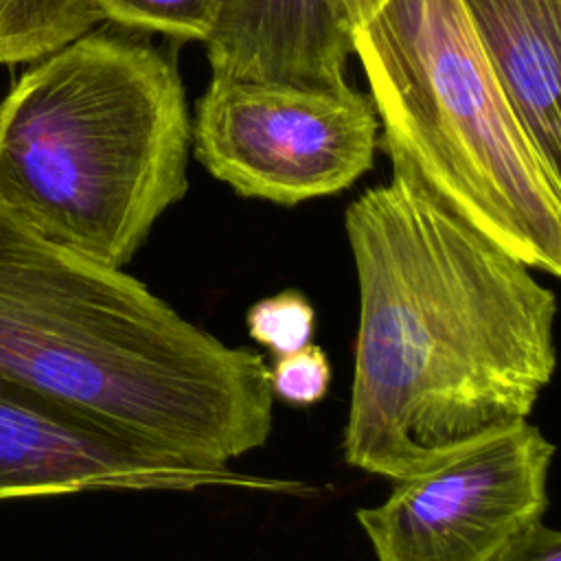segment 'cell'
I'll return each mask as SVG.
<instances>
[{"instance_id": "12", "label": "cell", "mask_w": 561, "mask_h": 561, "mask_svg": "<svg viewBox=\"0 0 561 561\" xmlns=\"http://www.w3.org/2000/svg\"><path fill=\"white\" fill-rule=\"evenodd\" d=\"M245 324L250 337L278 357L311 342L316 309L302 291L283 289L256 300L245 313Z\"/></svg>"}, {"instance_id": "14", "label": "cell", "mask_w": 561, "mask_h": 561, "mask_svg": "<svg viewBox=\"0 0 561 561\" xmlns=\"http://www.w3.org/2000/svg\"><path fill=\"white\" fill-rule=\"evenodd\" d=\"M486 561H561V533L533 519L508 537Z\"/></svg>"}, {"instance_id": "5", "label": "cell", "mask_w": 561, "mask_h": 561, "mask_svg": "<svg viewBox=\"0 0 561 561\" xmlns=\"http://www.w3.org/2000/svg\"><path fill=\"white\" fill-rule=\"evenodd\" d=\"M379 121L353 90L210 77L193 118V153L243 197L296 206L355 184L375 162Z\"/></svg>"}, {"instance_id": "8", "label": "cell", "mask_w": 561, "mask_h": 561, "mask_svg": "<svg viewBox=\"0 0 561 561\" xmlns=\"http://www.w3.org/2000/svg\"><path fill=\"white\" fill-rule=\"evenodd\" d=\"M210 77L344 90L353 37L333 0H224Z\"/></svg>"}, {"instance_id": "7", "label": "cell", "mask_w": 561, "mask_h": 561, "mask_svg": "<svg viewBox=\"0 0 561 561\" xmlns=\"http://www.w3.org/2000/svg\"><path fill=\"white\" fill-rule=\"evenodd\" d=\"M199 489L298 495L305 484L147 451L0 377V502L85 491Z\"/></svg>"}, {"instance_id": "6", "label": "cell", "mask_w": 561, "mask_h": 561, "mask_svg": "<svg viewBox=\"0 0 561 561\" xmlns=\"http://www.w3.org/2000/svg\"><path fill=\"white\" fill-rule=\"evenodd\" d=\"M554 443L522 421L357 508L377 561H486L546 515Z\"/></svg>"}, {"instance_id": "11", "label": "cell", "mask_w": 561, "mask_h": 561, "mask_svg": "<svg viewBox=\"0 0 561 561\" xmlns=\"http://www.w3.org/2000/svg\"><path fill=\"white\" fill-rule=\"evenodd\" d=\"M92 4L112 26L204 44L224 9V0H92Z\"/></svg>"}, {"instance_id": "13", "label": "cell", "mask_w": 561, "mask_h": 561, "mask_svg": "<svg viewBox=\"0 0 561 561\" xmlns=\"http://www.w3.org/2000/svg\"><path fill=\"white\" fill-rule=\"evenodd\" d=\"M267 370L272 397L300 408L320 403L333 379L327 353L313 342L294 353L278 355Z\"/></svg>"}, {"instance_id": "2", "label": "cell", "mask_w": 561, "mask_h": 561, "mask_svg": "<svg viewBox=\"0 0 561 561\" xmlns=\"http://www.w3.org/2000/svg\"><path fill=\"white\" fill-rule=\"evenodd\" d=\"M0 377L191 465L228 467L272 432L261 353L228 346L123 267L46 241L4 208Z\"/></svg>"}, {"instance_id": "9", "label": "cell", "mask_w": 561, "mask_h": 561, "mask_svg": "<svg viewBox=\"0 0 561 561\" xmlns=\"http://www.w3.org/2000/svg\"><path fill=\"white\" fill-rule=\"evenodd\" d=\"M541 158L561 171V0H460Z\"/></svg>"}, {"instance_id": "15", "label": "cell", "mask_w": 561, "mask_h": 561, "mask_svg": "<svg viewBox=\"0 0 561 561\" xmlns=\"http://www.w3.org/2000/svg\"><path fill=\"white\" fill-rule=\"evenodd\" d=\"M388 0H333L335 4V11H337V18L340 22L344 24V28L353 33L366 24Z\"/></svg>"}, {"instance_id": "4", "label": "cell", "mask_w": 561, "mask_h": 561, "mask_svg": "<svg viewBox=\"0 0 561 561\" xmlns=\"http://www.w3.org/2000/svg\"><path fill=\"white\" fill-rule=\"evenodd\" d=\"M392 175L561 274V171L528 138L460 0H388L353 33Z\"/></svg>"}, {"instance_id": "3", "label": "cell", "mask_w": 561, "mask_h": 561, "mask_svg": "<svg viewBox=\"0 0 561 561\" xmlns=\"http://www.w3.org/2000/svg\"><path fill=\"white\" fill-rule=\"evenodd\" d=\"M193 118L173 55L88 31L0 103V208L42 239L125 267L188 191Z\"/></svg>"}, {"instance_id": "10", "label": "cell", "mask_w": 561, "mask_h": 561, "mask_svg": "<svg viewBox=\"0 0 561 561\" xmlns=\"http://www.w3.org/2000/svg\"><path fill=\"white\" fill-rule=\"evenodd\" d=\"M96 22L92 0H0V64L37 61Z\"/></svg>"}, {"instance_id": "1", "label": "cell", "mask_w": 561, "mask_h": 561, "mask_svg": "<svg viewBox=\"0 0 561 561\" xmlns=\"http://www.w3.org/2000/svg\"><path fill=\"white\" fill-rule=\"evenodd\" d=\"M359 322L342 454L403 480L528 421L554 375L557 296L414 182L344 213Z\"/></svg>"}]
</instances>
